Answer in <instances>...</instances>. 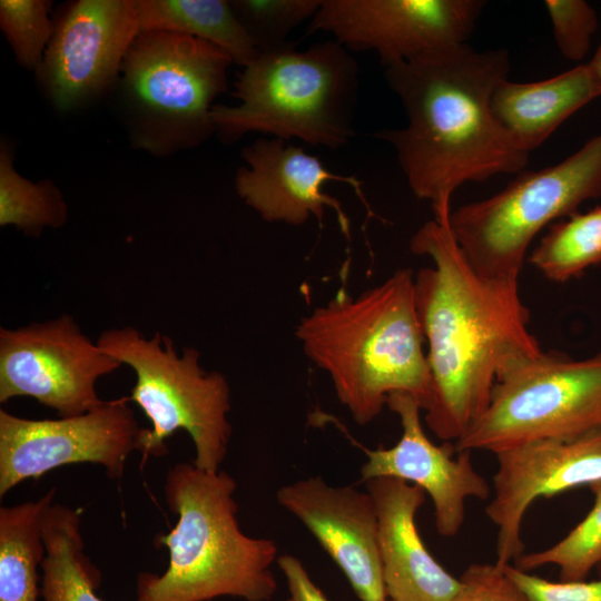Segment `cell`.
Segmentation results:
<instances>
[{
  "label": "cell",
  "mask_w": 601,
  "mask_h": 601,
  "mask_svg": "<svg viewBox=\"0 0 601 601\" xmlns=\"http://www.w3.org/2000/svg\"><path fill=\"white\" fill-rule=\"evenodd\" d=\"M449 218L426 221L410 243L433 263L414 274V298L432 378L425 422L444 442L457 441L483 414L504 372L543 352L529 331L519 280L477 273Z\"/></svg>",
  "instance_id": "obj_1"
},
{
  "label": "cell",
  "mask_w": 601,
  "mask_h": 601,
  "mask_svg": "<svg viewBox=\"0 0 601 601\" xmlns=\"http://www.w3.org/2000/svg\"><path fill=\"white\" fill-rule=\"evenodd\" d=\"M509 70L506 49L476 51L467 43L385 68L407 125L375 137L394 147L411 190L431 201L434 219L450 217L452 196L463 184L526 166L529 151L502 129L490 106Z\"/></svg>",
  "instance_id": "obj_2"
},
{
  "label": "cell",
  "mask_w": 601,
  "mask_h": 601,
  "mask_svg": "<svg viewBox=\"0 0 601 601\" xmlns=\"http://www.w3.org/2000/svg\"><path fill=\"white\" fill-rule=\"evenodd\" d=\"M296 337L358 425L375 420L395 393L428 408L432 378L411 269L355 297L338 290L299 321Z\"/></svg>",
  "instance_id": "obj_3"
},
{
  "label": "cell",
  "mask_w": 601,
  "mask_h": 601,
  "mask_svg": "<svg viewBox=\"0 0 601 601\" xmlns=\"http://www.w3.org/2000/svg\"><path fill=\"white\" fill-rule=\"evenodd\" d=\"M237 489L224 471L209 472L179 462L166 474L164 494L176 525L157 538L167 546L162 574L141 572L134 601H209L220 597L270 601L277 581L270 570L277 546L239 528Z\"/></svg>",
  "instance_id": "obj_4"
},
{
  "label": "cell",
  "mask_w": 601,
  "mask_h": 601,
  "mask_svg": "<svg viewBox=\"0 0 601 601\" xmlns=\"http://www.w3.org/2000/svg\"><path fill=\"white\" fill-rule=\"evenodd\" d=\"M260 52L238 73L236 106L214 105L215 135L233 142L249 132L338 149L355 136L357 63L337 41Z\"/></svg>",
  "instance_id": "obj_5"
},
{
  "label": "cell",
  "mask_w": 601,
  "mask_h": 601,
  "mask_svg": "<svg viewBox=\"0 0 601 601\" xmlns=\"http://www.w3.org/2000/svg\"><path fill=\"white\" fill-rule=\"evenodd\" d=\"M231 63L225 50L193 36L140 31L117 81L131 144L168 157L214 136L213 102L228 89Z\"/></svg>",
  "instance_id": "obj_6"
},
{
  "label": "cell",
  "mask_w": 601,
  "mask_h": 601,
  "mask_svg": "<svg viewBox=\"0 0 601 601\" xmlns=\"http://www.w3.org/2000/svg\"><path fill=\"white\" fill-rule=\"evenodd\" d=\"M97 343L136 374L128 397L151 423L139 435L142 462L166 455V441L183 428L195 445L194 464L205 471H219L231 436L227 378L220 372L203 368L195 347L187 346L179 355L174 341L159 332L147 338L136 327H115L104 331Z\"/></svg>",
  "instance_id": "obj_7"
},
{
  "label": "cell",
  "mask_w": 601,
  "mask_h": 601,
  "mask_svg": "<svg viewBox=\"0 0 601 601\" xmlns=\"http://www.w3.org/2000/svg\"><path fill=\"white\" fill-rule=\"evenodd\" d=\"M600 196L601 134L561 162L522 171L495 195L452 210L449 224L477 273L519 280L530 244L542 228Z\"/></svg>",
  "instance_id": "obj_8"
},
{
  "label": "cell",
  "mask_w": 601,
  "mask_h": 601,
  "mask_svg": "<svg viewBox=\"0 0 601 601\" xmlns=\"http://www.w3.org/2000/svg\"><path fill=\"white\" fill-rule=\"evenodd\" d=\"M600 427L601 353L573 359L543 351L497 378L485 411L454 444L456 452L496 453Z\"/></svg>",
  "instance_id": "obj_9"
},
{
  "label": "cell",
  "mask_w": 601,
  "mask_h": 601,
  "mask_svg": "<svg viewBox=\"0 0 601 601\" xmlns=\"http://www.w3.org/2000/svg\"><path fill=\"white\" fill-rule=\"evenodd\" d=\"M121 365L69 314L0 328L1 403L28 396L59 417L80 415L102 402L97 381Z\"/></svg>",
  "instance_id": "obj_10"
},
{
  "label": "cell",
  "mask_w": 601,
  "mask_h": 601,
  "mask_svg": "<svg viewBox=\"0 0 601 601\" xmlns=\"http://www.w3.org/2000/svg\"><path fill=\"white\" fill-rule=\"evenodd\" d=\"M129 402L128 396L102 401L86 413L58 420H29L1 408L0 496L69 464H99L110 480H120L142 430Z\"/></svg>",
  "instance_id": "obj_11"
},
{
  "label": "cell",
  "mask_w": 601,
  "mask_h": 601,
  "mask_svg": "<svg viewBox=\"0 0 601 601\" xmlns=\"http://www.w3.org/2000/svg\"><path fill=\"white\" fill-rule=\"evenodd\" d=\"M481 0H322L308 33L328 32L354 51H374L386 68L464 45Z\"/></svg>",
  "instance_id": "obj_12"
},
{
  "label": "cell",
  "mask_w": 601,
  "mask_h": 601,
  "mask_svg": "<svg viewBox=\"0 0 601 601\" xmlns=\"http://www.w3.org/2000/svg\"><path fill=\"white\" fill-rule=\"evenodd\" d=\"M136 0H78L65 9L37 72L58 111H72L116 85L140 32Z\"/></svg>",
  "instance_id": "obj_13"
},
{
  "label": "cell",
  "mask_w": 601,
  "mask_h": 601,
  "mask_svg": "<svg viewBox=\"0 0 601 601\" xmlns=\"http://www.w3.org/2000/svg\"><path fill=\"white\" fill-rule=\"evenodd\" d=\"M494 494L485 509L497 529L496 563L523 554L521 525L539 497L601 482V427L566 439L526 442L494 453Z\"/></svg>",
  "instance_id": "obj_14"
},
{
  "label": "cell",
  "mask_w": 601,
  "mask_h": 601,
  "mask_svg": "<svg viewBox=\"0 0 601 601\" xmlns=\"http://www.w3.org/2000/svg\"><path fill=\"white\" fill-rule=\"evenodd\" d=\"M386 405L400 417L402 436L390 449H364L367 461L361 467L362 481L388 476L420 486L433 502L437 533L456 535L464 523L466 500H486L491 492L472 463V452H456L450 442L435 445L423 431L422 408L411 395L392 394Z\"/></svg>",
  "instance_id": "obj_15"
},
{
  "label": "cell",
  "mask_w": 601,
  "mask_h": 601,
  "mask_svg": "<svg viewBox=\"0 0 601 601\" xmlns=\"http://www.w3.org/2000/svg\"><path fill=\"white\" fill-rule=\"evenodd\" d=\"M277 502L296 516L339 566L361 601L386 599L373 496L319 476L283 485Z\"/></svg>",
  "instance_id": "obj_16"
},
{
  "label": "cell",
  "mask_w": 601,
  "mask_h": 601,
  "mask_svg": "<svg viewBox=\"0 0 601 601\" xmlns=\"http://www.w3.org/2000/svg\"><path fill=\"white\" fill-rule=\"evenodd\" d=\"M242 158L246 166L235 174L236 194L265 221L298 226L315 217L321 223L325 207H331L348 236V220L338 200L323 190L328 180L349 185L368 207L359 180L332 173L318 157L283 139H257L242 150Z\"/></svg>",
  "instance_id": "obj_17"
},
{
  "label": "cell",
  "mask_w": 601,
  "mask_h": 601,
  "mask_svg": "<svg viewBox=\"0 0 601 601\" xmlns=\"http://www.w3.org/2000/svg\"><path fill=\"white\" fill-rule=\"evenodd\" d=\"M377 511V540L386 598L391 601H452L460 579L428 552L416 528L425 492L403 480L382 476L365 482Z\"/></svg>",
  "instance_id": "obj_18"
},
{
  "label": "cell",
  "mask_w": 601,
  "mask_h": 601,
  "mask_svg": "<svg viewBox=\"0 0 601 601\" xmlns=\"http://www.w3.org/2000/svg\"><path fill=\"white\" fill-rule=\"evenodd\" d=\"M601 96L588 65L533 82L501 81L491 110L502 129L523 149L539 147L566 118Z\"/></svg>",
  "instance_id": "obj_19"
},
{
  "label": "cell",
  "mask_w": 601,
  "mask_h": 601,
  "mask_svg": "<svg viewBox=\"0 0 601 601\" xmlns=\"http://www.w3.org/2000/svg\"><path fill=\"white\" fill-rule=\"evenodd\" d=\"M140 30L186 33L225 50L234 63L260 53L227 0H136Z\"/></svg>",
  "instance_id": "obj_20"
},
{
  "label": "cell",
  "mask_w": 601,
  "mask_h": 601,
  "mask_svg": "<svg viewBox=\"0 0 601 601\" xmlns=\"http://www.w3.org/2000/svg\"><path fill=\"white\" fill-rule=\"evenodd\" d=\"M80 524V511L67 505L52 504L46 512L42 601H104L96 593L101 574L86 553Z\"/></svg>",
  "instance_id": "obj_21"
},
{
  "label": "cell",
  "mask_w": 601,
  "mask_h": 601,
  "mask_svg": "<svg viewBox=\"0 0 601 601\" xmlns=\"http://www.w3.org/2000/svg\"><path fill=\"white\" fill-rule=\"evenodd\" d=\"M52 487L37 501L0 508V601H39L46 556L43 520Z\"/></svg>",
  "instance_id": "obj_22"
},
{
  "label": "cell",
  "mask_w": 601,
  "mask_h": 601,
  "mask_svg": "<svg viewBox=\"0 0 601 601\" xmlns=\"http://www.w3.org/2000/svg\"><path fill=\"white\" fill-rule=\"evenodd\" d=\"M69 209L59 187L51 179L32 181L14 166L13 148L0 144V226H13L26 236L40 237L46 228H60Z\"/></svg>",
  "instance_id": "obj_23"
},
{
  "label": "cell",
  "mask_w": 601,
  "mask_h": 601,
  "mask_svg": "<svg viewBox=\"0 0 601 601\" xmlns=\"http://www.w3.org/2000/svg\"><path fill=\"white\" fill-rule=\"evenodd\" d=\"M529 262L555 283H565L601 264V206L553 224Z\"/></svg>",
  "instance_id": "obj_24"
},
{
  "label": "cell",
  "mask_w": 601,
  "mask_h": 601,
  "mask_svg": "<svg viewBox=\"0 0 601 601\" xmlns=\"http://www.w3.org/2000/svg\"><path fill=\"white\" fill-rule=\"evenodd\" d=\"M594 503L585 518L554 545L522 554L518 568L524 571L543 565L559 568L561 581H582L601 561V482L590 485Z\"/></svg>",
  "instance_id": "obj_25"
},
{
  "label": "cell",
  "mask_w": 601,
  "mask_h": 601,
  "mask_svg": "<svg viewBox=\"0 0 601 601\" xmlns=\"http://www.w3.org/2000/svg\"><path fill=\"white\" fill-rule=\"evenodd\" d=\"M51 1L1 0L0 28L18 63L36 73L55 32Z\"/></svg>",
  "instance_id": "obj_26"
},
{
  "label": "cell",
  "mask_w": 601,
  "mask_h": 601,
  "mask_svg": "<svg viewBox=\"0 0 601 601\" xmlns=\"http://www.w3.org/2000/svg\"><path fill=\"white\" fill-rule=\"evenodd\" d=\"M237 18L260 52L290 43L289 33L314 17L322 0H230Z\"/></svg>",
  "instance_id": "obj_27"
},
{
  "label": "cell",
  "mask_w": 601,
  "mask_h": 601,
  "mask_svg": "<svg viewBox=\"0 0 601 601\" xmlns=\"http://www.w3.org/2000/svg\"><path fill=\"white\" fill-rule=\"evenodd\" d=\"M544 7L560 52L571 61L582 60L598 29L594 9L583 0H546Z\"/></svg>",
  "instance_id": "obj_28"
},
{
  "label": "cell",
  "mask_w": 601,
  "mask_h": 601,
  "mask_svg": "<svg viewBox=\"0 0 601 601\" xmlns=\"http://www.w3.org/2000/svg\"><path fill=\"white\" fill-rule=\"evenodd\" d=\"M460 590L452 601H531L496 562L474 563L460 577Z\"/></svg>",
  "instance_id": "obj_29"
},
{
  "label": "cell",
  "mask_w": 601,
  "mask_h": 601,
  "mask_svg": "<svg viewBox=\"0 0 601 601\" xmlns=\"http://www.w3.org/2000/svg\"><path fill=\"white\" fill-rule=\"evenodd\" d=\"M504 569L531 601H601V579L554 582L510 563Z\"/></svg>",
  "instance_id": "obj_30"
},
{
  "label": "cell",
  "mask_w": 601,
  "mask_h": 601,
  "mask_svg": "<svg viewBox=\"0 0 601 601\" xmlns=\"http://www.w3.org/2000/svg\"><path fill=\"white\" fill-rule=\"evenodd\" d=\"M277 564L287 584L288 597L286 601H329L312 580L298 558L283 554L277 558Z\"/></svg>",
  "instance_id": "obj_31"
},
{
  "label": "cell",
  "mask_w": 601,
  "mask_h": 601,
  "mask_svg": "<svg viewBox=\"0 0 601 601\" xmlns=\"http://www.w3.org/2000/svg\"><path fill=\"white\" fill-rule=\"evenodd\" d=\"M595 82L601 88V43L598 47L594 56L590 60L589 63H587Z\"/></svg>",
  "instance_id": "obj_32"
},
{
  "label": "cell",
  "mask_w": 601,
  "mask_h": 601,
  "mask_svg": "<svg viewBox=\"0 0 601 601\" xmlns=\"http://www.w3.org/2000/svg\"><path fill=\"white\" fill-rule=\"evenodd\" d=\"M595 569H598L599 578L601 579V561Z\"/></svg>",
  "instance_id": "obj_33"
},
{
  "label": "cell",
  "mask_w": 601,
  "mask_h": 601,
  "mask_svg": "<svg viewBox=\"0 0 601 601\" xmlns=\"http://www.w3.org/2000/svg\"><path fill=\"white\" fill-rule=\"evenodd\" d=\"M383 601H391V600H386V599H385V600H383Z\"/></svg>",
  "instance_id": "obj_34"
}]
</instances>
